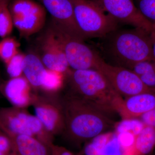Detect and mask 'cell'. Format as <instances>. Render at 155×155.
Masks as SVG:
<instances>
[{"label":"cell","instance_id":"cell-1","mask_svg":"<svg viewBox=\"0 0 155 155\" xmlns=\"http://www.w3.org/2000/svg\"><path fill=\"white\" fill-rule=\"evenodd\" d=\"M62 101L64 117V133L75 141L94 138L104 134L114 122L111 114L87 100L68 94Z\"/></svg>","mask_w":155,"mask_h":155},{"label":"cell","instance_id":"cell-2","mask_svg":"<svg viewBox=\"0 0 155 155\" xmlns=\"http://www.w3.org/2000/svg\"><path fill=\"white\" fill-rule=\"evenodd\" d=\"M66 75L70 88L69 94L87 100L109 114H119L124 99L99 71L69 69Z\"/></svg>","mask_w":155,"mask_h":155},{"label":"cell","instance_id":"cell-3","mask_svg":"<svg viewBox=\"0 0 155 155\" xmlns=\"http://www.w3.org/2000/svg\"><path fill=\"white\" fill-rule=\"evenodd\" d=\"M103 38V49L117 66L131 69L137 63L153 59L150 33L143 29L117 28Z\"/></svg>","mask_w":155,"mask_h":155},{"label":"cell","instance_id":"cell-4","mask_svg":"<svg viewBox=\"0 0 155 155\" xmlns=\"http://www.w3.org/2000/svg\"><path fill=\"white\" fill-rule=\"evenodd\" d=\"M78 27L84 38H103L116 30L118 22L92 0H70Z\"/></svg>","mask_w":155,"mask_h":155},{"label":"cell","instance_id":"cell-5","mask_svg":"<svg viewBox=\"0 0 155 155\" xmlns=\"http://www.w3.org/2000/svg\"><path fill=\"white\" fill-rule=\"evenodd\" d=\"M49 28L61 43L70 68L97 70L103 58L87 45L83 39L70 33L53 19Z\"/></svg>","mask_w":155,"mask_h":155},{"label":"cell","instance_id":"cell-6","mask_svg":"<svg viewBox=\"0 0 155 155\" xmlns=\"http://www.w3.org/2000/svg\"><path fill=\"white\" fill-rule=\"evenodd\" d=\"M0 129L10 137L24 134L36 137L45 144L51 142L52 136L38 118L22 108H0Z\"/></svg>","mask_w":155,"mask_h":155},{"label":"cell","instance_id":"cell-7","mask_svg":"<svg viewBox=\"0 0 155 155\" xmlns=\"http://www.w3.org/2000/svg\"><path fill=\"white\" fill-rule=\"evenodd\" d=\"M14 25L23 37L39 32L44 27L47 11L33 0H13L9 5Z\"/></svg>","mask_w":155,"mask_h":155},{"label":"cell","instance_id":"cell-8","mask_svg":"<svg viewBox=\"0 0 155 155\" xmlns=\"http://www.w3.org/2000/svg\"><path fill=\"white\" fill-rule=\"evenodd\" d=\"M97 70L102 73L122 97H125L126 98L143 93L153 92L143 84L131 69L109 64L103 58Z\"/></svg>","mask_w":155,"mask_h":155},{"label":"cell","instance_id":"cell-9","mask_svg":"<svg viewBox=\"0 0 155 155\" xmlns=\"http://www.w3.org/2000/svg\"><path fill=\"white\" fill-rule=\"evenodd\" d=\"M117 22L140 28L150 33L153 25L142 15L133 0H92Z\"/></svg>","mask_w":155,"mask_h":155},{"label":"cell","instance_id":"cell-10","mask_svg":"<svg viewBox=\"0 0 155 155\" xmlns=\"http://www.w3.org/2000/svg\"><path fill=\"white\" fill-rule=\"evenodd\" d=\"M53 94L35 95L32 104L35 115L51 135L64 131V117L62 101Z\"/></svg>","mask_w":155,"mask_h":155},{"label":"cell","instance_id":"cell-11","mask_svg":"<svg viewBox=\"0 0 155 155\" xmlns=\"http://www.w3.org/2000/svg\"><path fill=\"white\" fill-rule=\"evenodd\" d=\"M39 58L47 69L66 74L69 66L60 42L49 27L39 39Z\"/></svg>","mask_w":155,"mask_h":155},{"label":"cell","instance_id":"cell-12","mask_svg":"<svg viewBox=\"0 0 155 155\" xmlns=\"http://www.w3.org/2000/svg\"><path fill=\"white\" fill-rule=\"evenodd\" d=\"M52 19L75 36L84 39L78 29L70 0H40Z\"/></svg>","mask_w":155,"mask_h":155},{"label":"cell","instance_id":"cell-13","mask_svg":"<svg viewBox=\"0 0 155 155\" xmlns=\"http://www.w3.org/2000/svg\"><path fill=\"white\" fill-rule=\"evenodd\" d=\"M31 86L24 76L11 78L0 85V91L13 105L23 108L32 104L35 95L31 92Z\"/></svg>","mask_w":155,"mask_h":155},{"label":"cell","instance_id":"cell-14","mask_svg":"<svg viewBox=\"0 0 155 155\" xmlns=\"http://www.w3.org/2000/svg\"><path fill=\"white\" fill-rule=\"evenodd\" d=\"M154 107L155 93H143L124 99L119 114L122 119H137Z\"/></svg>","mask_w":155,"mask_h":155},{"label":"cell","instance_id":"cell-15","mask_svg":"<svg viewBox=\"0 0 155 155\" xmlns=\"http://www.w3.org/2000/svg\"><path fill=\"white\" fill-rule=\"evenodd\" d=\"M10 138L16 155H50L49 147L36 137L21 134Z\"/></svg>","mask_w":155,"mask_h":155},{"label":"cell","instance_id":"cell-16","mask_svg":"<svg viewBox=\"0 0 155 155\" xmlns=\"http://www.w3.org/2000/svg\"><path fill=\"white\" fill-rule=\"evenodd\" d=\"M46 69L38 56L32 53L25 55L23 62V73L31 87L41 88Z\"/></svg>","mask_w":155,"mask_h":155},{"label":"cell","instance_id":"cell-17","mask_svg":"<svg viewBox=\"0 0 155 155\" xmlns=\"http://www.w3.org/2000/svg\"><path fill=\"white\" fill-rule=\"evenodd\" d=\"M155 147V128L146 125L138 135L135 137L131 147V155L149 154Z\"/></svg>","mask_w":155,"mask_h":155},{"label":"cell","instance_id":"cell-18","mask_svg":"<svg viewBox=\"0 0 155 155\" xmlns=\"http://www.w3.org/2000/svg\"><path fill=\"white\" fill-rule=\"evenodd\" d=\"M143 84L155 93V61L153 59L142 61L131 68Z\"/></svg>","mask_w":155,"mask_h":155},{"label":"cell","instance_id":"cell-19","mask_svg":"<svg viewBox=\"0 0 155 155\" xmlns=\"http://www.w3.org/2000/svg\"><path fill=\"white\" fill-rule=\"evenodd\" d=\"M65 74L46 69L41 81V89L49 94L56 93L64 85Z\"/></svg>","mask_w":155,"mask_h":155},{"label":"cell","instance_id":"cell-20","mask_svg":"<svg viewBox=\"0 0 155 155\" xmlns=\"http://www.w3.org/2000/svg\"><path fill=\"white\" fill-rule=\"evenodd\" d=\"M11 1H6L0 8V37L3 38L9 35L13 30V19L9 9Z\"/></svg>","mask_w":155,"mask_h":155},{"label":"cell","instance_id":"cell-21","mask_svg":"<svg viewBox=\"0 0 155 155\" xmlns=\"http://www.w3.org/2000/svg\"><path fill=\"white\" fill-rule=\"evenodd\" d=\"M146 125L140 119H123L117 124L116 133H128L137 136L143 129Z\"/></svg>","mask_w":155,"mask_h":155},{"label":"cell","instance_id":"cell-22","mask_svg":"<svg viewBox=\"0 0 155 155\" xmlns=\"http://www.w3.org/2000/svg\"><path fill=\"white\" fill-rule=\"evenodd\" d=\"M19 44L12 38H5L0 42V58L6 64L18 54Z\"/></svg>","mask_w":155,"mask_h":155},{"label":"cell","instance_id":"cell-23","mask_svg":"<svg viewBox=\"0 0 155 155\" xmlns=\"http://www.w3.org/2000/svg\"><path fill=\"white\" fill-rule=\"evenodd\" d=\"M111 135V133H104L93 138L91 142L84 148L85 155H103V150Z\"/></svg>","mask_w":155,"mask_h":155},{"label":"cell","instance_id":"cell-24","mask_svg":"<svg viewBox=\"0 0 155 155\" xmlns=\"http://www.w3.org/2000/svg\"><path fill=\"white\" fill-rule=\"evenodd\" d=\"M142 15L153 25H155V0H133Z\"/></svg>","mask_w":155,"mask_h":155},{"label":"cell","instance_id":"cell-25","mask_svg":"<svg viewBox=\"0 0 155 155\" xmlns=\"http://www.w3.org/2000/svg\"><path fill=\"white\" fill-rule=\"evenodd\" d=\"M25 56V55L18 53L6 64L7 72L11 78L22 76Z\"/></svg>","mask_w":155,"mask_h":155},{"label":"cell","instance_id":"cell-26","mask_svg":"<svg viewBox=\"0 0 155 155\" xmlns=\"http://www.w3.org/2000/svg\"><path fill=\"white\" fill-rule=\"evenodd\" d=\"M0 155H16L11 138L1 129Z\"/></svg>","mask_w":155,"mask_h":155},{"label":"cell","instance_id":"cell-27","mask_svg":"<svg viewBox=\"0 0 155 155\" xmlns=\"http://www.w3.org/2000/svg\"><path fill=\"white\" fill-rule=\"evenodd\" d=\"M140 118L145 125L155 128V107L143 114Z\"/></svg>","mask_w":155,"mask_h":155},{"label":"cell","instance_id":"cell-28","mask_svg":"<svg viewBox=\"0 0 155 155\" xmlns=\"http://www.w3.org/2000/svg\"><path fill=\"white\" fill-rule=\"evenodd\" d=\"M50 155H72L70 152L65 149L54 145L51 143L49 146Z\"/></svg>","mask_w":155,"mask_h":155},{"label":"cell","instance_id":"cell-29","mask_svg":"<svg viewBox=\"0 0 155 155\" xmlns=\"http://www.w3.org/2000/svg\"><path fill=\"white\" fill-rule=\"evenodd\" d=\"M152 44L153 60L155 61V25H153V28L150 33Z\"/></svg>","mask_w":155,"mask_h":155},{"label":"cell","instance_id":"cell-30","mask_svg":"<svg viewBox=\"0 0 155 155\" xmlns=\"http://www.w3.org/2000/svg\"><path fill=\"white\" fill-rule=\"evenodd\" d=\"M8 1H11V0H0V8H1V6H2L5 2Z\"/></svg>","mask_w":155,"mask_h":155},{"label":"cell","instance_id":"cell-31","mask_svg":"<svg viewBox=\"0 0 155 155\" xmlns=\"http://www.w3.org/2000/svg\"><path fill=\"white\" fill-rule=\"evenodd\" d=\"M0 85H1V84H0Z\"/></svg>","mask_w":155,"mask_h":155}]
</instances>
